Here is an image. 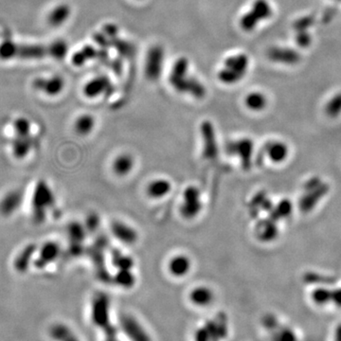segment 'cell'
I'll list each match as a JSON object with an SVG mask.
<instances>
[{
	"mask_svg": "<svg viewBox=\"0 0 341 341\" xmlns=\"http://www.w3.org/2000/svg\"><path fill=\"white\" fill-rule=\"evenodd\" d=\"M188 67L189 62L185 57H181L177 61L170 75V82L177 91L202 99L206 95V89L199 81L187 77Z\"/></svg>",
	"mask_w": 341,
	"mask_h": 341,
	"instance_id": "cell-1",
	"label": "cell"
},
{
	"mask_svg": "<svg viewBox=\"0 0 341 341\" xmlns=\"http://www.w3.org/2000/svg\"><path fill=\"white\" fill-rule=\"evenodd\" d=\"M56 199L54 193L48 182L39 180L33 190L32 199V220L41 225L47 220L49 211L55 206Z\"/></svg>",
	"mask_w": 341,
	"mask_h": 341,
	"instance_id": "cell-2",
	"label": "cell"
},
{
	"mask_svg": "<svg viewBox=\"0 0 341 341\" xmlns=\"http://www.w3.org/2000/svg\"><path fill=\"white\" fill-rule=\"evenodd\" d=\"M204 203L200 189L195 185L187 186L181 195L179 212L185 220L192 221L197 218L203 211Z\"/></svg>",
	"mask_w": 341,
	"mask_h": 341,
	"instance_id": "cell-3",
	"label": "cell"
},
{
	"mask_svg": "<svg viewBox=\"0 0 341 341\" xmlns=\"http://www.w3.org/2000/svg\"><path fill=\"white\" fill-rule=\"evenodd\" d=\"M249 58L246 54L240 53L227 58L224 67L218 73L219 80L226 84H233L242 80L248 68Z\"/></svg>",
	"mask_w": 341,
	"mask_h": 341,
	"instance_id": "cell-4",
	"label": "cell"
},
{
	"mask_svg": "<svg viewBox=\"0 0 341 341\" xmlns=\"http://www.w3.org/2000/svg\"><path fill=\"white\" fill-rule=\"evenodd\" d=\"M303 189L305 194L301 196L300 208L301 211L304 212L313 210L329 191L328 185L318 178H313L305 182Z\"/></svg>",
	"mask_w": 341,
	"mask_h": 341,
	"instance_id": "cell-5",
	"label": "cell"
},
{
	"mask_svg": "<svg viewBox=\"0 0 341 341\" xmlns=\"http://www.w3.org/2000/svg\"><path fill=\"white\" fill-rule=\"evenodd\" d=\"M91 319L93 323L103 331L111 326L110 322V301L104 293H97L91 303Z\"/></svg>",
	"mask_w": 341,
	"mask_h": 341,
	"instance_id": "cell-6",
	"label": "cell"
},
{
	"mask_svg": "<svg viewBox=\"0 0 341 341\" xmlns=\"http://www.w3.org/2000/svg\"><path fill=\"white\" fill-rule=\"evenodd\" d=\"M254 151V143L249 139L244 138L229 141L226 145V152L229 156H235L241 162L244 170H249Z\"/></svg>",
	"mask_w": 341,
	"mask_h": 341,
	"instance_id": "cell-7",
	"label": "cell"
},
{
	"mask_svg": "<svg viewBox=\"0 0 341 341\" xmlns=\"http://www.w3.org/2000/svg\"><path fill=\"white\" fill-rule=\"evenodd\" d=\"M202 137V155L207 161L216 159L218 155V145L213 124L210 121H204L200 126Z\"/></svg>",
	"mask_w": 341,
	"mask_h": 341,
	"instance_id": "cell-8",
	"label": "cell"
},
{
	"mask_svg": "<svg viewBox=\"0 0 341 341\" xmlns=\"http://www.w3.org/2000/svg\"><path fill=\"white\" fill-rule=\"evenodd\" d=\"M120 326L130 341H152L146 329L132 315H122L120 318Z\"/></svg>",
	"mask_w": 341,
	"mask_h": 341,
	"instance_id": "cell-9",
	"label": "cell"
},
{
	"mask_svg": "<svg viewBox=\"0 0 341 341\" xmlns=\"http://www.w3.org/2000/svg\"><path fill=\"white\" fill-rule=\"evenodd\" d=\"M61 245L57 242H46L38 247L32 264L36 269H44L50 263L57 261L61 256Z\"/></svg>",
	"mask_w": 341,
	"mask_h": 341,
	"instance_id": "cell-10",
	"label": "cell"
},
{
	"mask_svg": "<svg viewBox=\"0 0 341 341\" xmlns=\"http://www.w3.org/2000/svg\"><path fill=\"white\" fill-rule=\"evenodd\" d=\"M45 57H50L49 45L19 44L16 42L15 59L36 60Z\"/></svg>",
	"mask_w": 341,
	"mask_h": 341,
	"instance_id": "cell-11",
	"label": "cell"
},
{
	"mask_svg": "<svg viewBox=\"0 0 341 341\" xmlns=\"http://www.w3.org/2000/svg\"><path fill=\"white\" fill-rule=\"evenodd\" d=\"M86 227L79 222H71L66 227L69 240L68 251L72 256H79L83 251V242L86 237Z\"/></svg>",
	"mask_w": 341,
	"mask_h": 341,
	"instance_id": "cell-12",
	"label": "cell"
},
{
	"mask_svg": "<svg viewBox=\"0 0 341 341\" xmlns=\"http://www.w3.org/2000/svg\"><path fill=\"white\" fill-rule=\"evenodd\" d=\"M112 235L124 245H134L139 241V232L131 225L121 220L113 221L110 225Z\"/></svg>",
	"mask_w": 341,
	"mask_h": 341,
	"instance_id": "cell-13",
	"label": "cell"
},
{
	"mask_svg": "<svg viewBox=\"0 0 341 341\" xmlns=\"http://www.w3.org/2000/svg\"><path fill=\"white\" fill-rule=\"evenodd\" d=\"M163 60L164 50L161 47L155 46L150 49L145 65V74L149 80L156 81L161 77Z\"/></svg>",
	"mask_w": 341,
	"mask_h": 341,
	"instance_id": "cell-14",
	"label": "cell"
},
{
	"mask_svg": "<svg viewBox=\"0 0 341 341\" xmlns=\"http://www.w3.org/2000/svg\"><path fill=\"white\" fill-rule=\"evenodd\" d=\"M267 58L274 63L294 65L300 63L301 54L290 48H282V47H272L268 49L266 52Z\"/></svg>",
	"mask_w": 341,
	"mask_h": 341,
	"instance_id": "cell-15",
	"label": "cell"
},
{
	"mask_svg": "<svg viewBox=\"0 0 341 341\" xmlns=\"http://www.w3.org/2000/svg\"><path fill=\"white\" fill-rule=\"evenodd\" d=\"M136 166L135 157L131 153L123 152L117 155L111 163L113 174L118 178H126L131 175Z\"/></svg>",
	"mask_w": 341,
	"mask_h": 341,
	"instance_id": "cell-16",
	"label": "cell"
},
{
	"mask_svg": "<svg viewBox=\"0 0 341 341\" xmlns=\"http://www.w3.org/2000/svg\"><path fill=\"white\" fill-rule=\"evenodd\" d=\"M192 266V259L184 253H179L171 257L167 265L170 275L178 279L186 277L191 272Z\"/></svg>",
	"mask_w": 341,
	"mask_h": 341,
	"instance_id": "cell-17",
	"label": "cell"
},
{
	"mask_svg": "<svg viewBox=\"0 0 341 341\" xmlns=\"http://www.w3.org/2000/svg\"><path fill=\"white\" fill-rule=\"evenodd\" d=\"M23 199L24 195L20 190H13L7 193L0 200V214L3 217L14 215L20 209Z\"/></svg>",
	"mask_w": 341,
	"mask_h": 341,
	"instance_id": "cell-18",
	"label": "cell"
},
{
	"mask_svg": "<svg viewBox=\"0 0 341 341\" xmlns=\"http://www.w3.org/2000/svg\"><path fill=\"white\" fill-rule=\"evenodd\" d=\"M173 190L172 182L165 178H158L150 181L146 186V195L150 199L161 200L167 197Z\"/></svg>",
	"mask_w": 341,
	"mask_h": 341,
	"instance_id": "cell-19",
	"label": "cell"
},
{
	"mask_svg": "<svg viewBox=\"0 0 341 341\" xmlns=\"http://www.w3.org/2000/svg\"><path fill=\"white\" fill-rule=\"evenodd\" d=\"M33 87L48 96H57L65 87V81L60 76L50 78H36L32 82Z\"/></svg>",
	"mask_w": 341,
	"mask_h": 341,
	"instance_id": "cell-20",
	"label": "cell"
},
{
	"mask_svg": "<svg viewBox=\"0 0 341 341\" xmlns=\"http://www.w3.org/2000/svg\"><path fill=\"white\" fill-rule=\"evenodd\" d=\"M106 239L99 238L98 242L95 243L94 246L91 248V256L94 261V265L96 267V272L100 280L105 282L110 281V275L107 273L104 265V255L103 249L106 247Z\"/></svg>",
	"mask_w": 341,
	"mask_h": 341,
	"instance_id": "cell-21",
	"label": "cell"
},
{
	"mask_svg": "<svg viewBox=\"0 0 341 341\" xmlns=\"http://www.w3.org/2000/svg\"><path fill=\"white\" fill-rule=\"evenodd\" d=\"M37 251H38V245L36 244H27L16 255L14 261L15 269L21 274L27 272L31 264L33 263Z\"/></svg>",
	"mask_w": 341,
	"mask_h": 341,
	"instance_id": "cell-22",
	"label": "cell"
},
{
	"mask_svg": "<svg viewBox=\"0 0 341 341\" xmlns=\"http://www.w3.org/2000/svg\"><path fill=\"white\" fill-rule=\"evenodd\" d=\"M35 146V140L32 135L29 136H15L11 141L13 156L16 160L27 158Z\"/></svg>",
	"mask_w": 341,
	"mask_h": 341,
	"instance_id": "cell-23",
	"label": "cell"
},
{
	"mask_svg": "<svg viewBox=\"0 0 341 341\" xmlns=\"http://www.w3.org/2000/svg\"><path fill=\"white\" fill-rule=\"evenodd\" d=\"M84 94L88 98H95L99 95H110L114 91V87L111 83L110 80L105 76L97 77L92 81H90L84 86Z\"/></svg>",
	"mask_w": 341,
	"mask_h": 341,
	"instance_id": "cell-24",
	"label": "cell"
},
{
	"mask_svg": "<svg viewBox=\"0 0 341 341\" xmlns=\"http://www.w3.org/2000/svg\"><path fill=\"white\" fill-rule=\"evenodd\" d=\"M190 301L198 307H207L214 300V293L207 285L195 286L189 294Z\"/></svg>",
	"mask_w": 341,
	"mask_h": 341,
	"instance_id": "cell-25",
	"label": "cell"
},
{
	"mask_svg": "<svg viewBox=\"0 0 341 341\" xmlns=\"http://www.w3.org/2000/svg\"><path fill=\"white\" fill-rule=\"evenodd\" d=\"M49 334L53 341H81L74 331L64 323L53 324L49 328Z\"/></svg>",
	"mask_w": 341,
	"mask_h": 341,
	"instance_id": "cell-26",
	"label": "cell"
},
{
	"mask_svg": "<svg viewBox=\"0 0 341 341\" xmlns=\"http://www.w3.org/2000/svg\"><path fill=\"white\" fill-rule=\"evenodd\" d=\"M265 153L268 159L274 163H281L289 155L288 146L281 141L268 142L265 147Z\"/></svg>",
	"mask_w": 341,
	"mask_h": 341,
	"instance_id": "cell-27",
	"label": "cell"
},
{
	"mask_svg": "<svg viewBox=\"0 0 341 341\" xmlns=\"http://www.w3.org/2000/svg\"><path fill=\"white\" fill-rule=\"evenodd\" d=\"M257 236L263 242H270L275 240L278 237L279 230L276 225V221L273 219L262 220L257 225Z\"/></svg>",
	"mask_w": 341,
	"mask_h": 341,
	"instance_id": "cell-28",
	"label": "cell"
},
{
	"mask_svg": "<svg viewBox=\"0 0 341 341\" xmlns=\"http://www.w3.org/2000/svg\"><path fill=\"white\" fill-rule=\"evenodd\" d=\"M111 261L117 270H132L135 265V261L131 256L124 254L117 248H114L111 252Z\"/></svg>",
	"mask_w": 341,
	"mask_h": 341,
	"instance_id": "cell-29",
	"label": "cell"
},
{
	"mask_svg": "<svg viewBox=\"0 0 341 341\" xmlns=\"http://www.w3.org/2000/svg\"><path fill=\"white\" fill-rule=\"evenodd\" d=\"M69 16H70V8L65 4H62L55 7V9H53L49 13L48 22L52 27H59L67 20Z\"/></svg>",
	"mask_w": 341,
	"mask_h": 341,
	"instance_id": "cell-30",
	"label": "cell"
},
{
	"mask_svg": "<svg viewBox=\"0 0 341 341\" xmlns=\"http://www.w3.org/2000/svg\"><path fill=\"white\" fill-rule=\"evenodd\" d=\"M249 11L260 22L269 19L273 14L272 7L267 0H254Z\"/></svg>",
	"mask_w": 341,
	"mask_h": 341,
	"instance_id": "cell-31",
	"label": "cell"
},
{
	"mask_svg": "<svg viewBox=\"0 0 341 341\" xmlns=\"http://www.w3.org/2000/svg\"><path fill=\"white\" fill-rule=\"evenodd\" d=\"M96 121L93 116L84 114L80 116L74 123V130L79 136H88L92 133Z\"/></svg>",
	"mask_w": 341,
	"mask_h": 341,
	"instance_id": "cell-32",
	"label": "cell"
},
{
	"mask_svg": "<svg viewBox=\"0 0 341 341\" xmlns=\"http://www.w3.org/2000/svg\"><path fill=\"white\" fill-rule=\"evenodd\" d=\"M244 104L249 110L260 112L266 107L267 99L261 92L255 91L246 95L244 99Z\"/></svg>",
	"mask_w": 341,
	"mask_h": 341,
	"instance_id": "cell-33",
	"label": "cell"
},
{
	"mask_svg": "<svg viewBox=\"0 0 341 341\" xmlns=\"http://www.w3.org/2000/svg\"><path fill=\"white\" fill-rule=\"evenodd\" d=\"M292 211L293 206L291 201L283 199L275 208H272L270 211V218L274 221L285 219L291 215Z\"/></svg>",
	"mask_w": 341,
	"mask_h": 341,
	"instance_id": "cell-34",
	"label": "cell"
},
{
	"mask_svg": "<svg viewBox=\"0 0 341 341\" xmlns=\"http://www.w3.org/2000/svg\"><path fill=\"white\" fill-rule=\"evenodd\" d=\"M136 276L132 270H117L113 276V281L122 288L129 289L136 284Z\"/></svg>",
	"mask_w": 341,
	"mask_h": 341,
	"instance_id": "cell-35",
	"label": "cell"
},
{
	"mask_svg": "<svg viewBox=\"0 0 341 341\" xmlns=\"http://www.w3.org/2000/svg\"><path fill=\"white\" fill-rule=\"evenodd\" d=\"M98 51L91 46H86L81 49L80 51L76 52L72 57V63L75 65H82L88 60H92L97 58Z\"/></svg>",
	"mask_w": 341,
	"mask_h": 341,
	"instance_id": "cell-36",
	"label": "cell"
},
{
	"mask_svg": "<svg viewBox=\"0 0 341 341\" xmlns=\"http://www.w3.org/2000/svg\"><path fill=\"white\" fill-rule=\"evenodd\" d=\"M325 113L328 117L335 119L341 115V92L333 96L325 105Z\"/></svg>",
	"mask_w": 341,
	"mask_h": 341,
	"instance_id": "cell-37",
	"label": "cell"
},
{
	"mask_svg": "<svg viewBox=\"0 0 341 341\" xmlns=\"http://www.w3.org/2000/svg\"><path fill=\"white\" fill-rule=\"evenodd\" d=\"M15 136H29L32 135V123L27 118L19 117L13 123Z\"/></svg>",
	"mask_w": 341,
	"mask_h": 341,
	"instance_id": "cell-38",
	"label": "cell"
},
{
	"mask_svg": "<svg viewBox=\"0 0 341 341\" xmlns=\"http://www.w3.org/2000/svg\"><path fill=\"white\" fill-rule=\"evenodd\" d=\"M50 57L55 59H63L67 53V45L65 41H55L49 44Z\"/></svg>",
	"mask_w": 341,
	"mask_h": 341,
	"instance_id": "cell-39",
	"label": "cell"
},
{
	"mask_svg": "<svg viewBox=\"0 0 341 341\" xmlns=\"http://www.w3.org/2000/svg\"><path fill=\"white\" fill-rule=\"evenodd\" d=\"M332 298H333V291L322 287L317 288L312 294L313 301L320 305L327 304L328 302L332 301Z\"/></svg>",
	"mask_w": 341,
	"mask_h": 341,
	"instance_id": "cell-40",
	"label": "cell"
},
{
	"mask_svg": "<svg viewBox=\"0 0 341 341\" xmlns=\"http://www.w3.org/2000/svg\"><path fill=\"white\" fill-rule=\"evenodd\" d=\"M113 47H115L119 52L121 53L122 56L124 57H132L135 55V48L128 44L127 42H124V41L119 40V39H116L115 37V40L113 42Z\"/></svg>",
	"mask_w": 341,
	"mask_h": 341,
	"instance_id": "cell-41",
	"label": "cell"
},
{
	"mask_svg": "<svg viewBox=\"0 0 341 341\" xmlns=\"http://www.w3.org/2000/svg\"><path fill=\"white\" fill-rule=\"evenodd\" d=\"M85 227L88 231L94 232L98 229L99 226H100V218L96 213H91L89 214V216L86 218L85 221Z\"/></svg>",
	"mask_w": 341,
	"mask_h": 341,
	"instance_id": "cell-42",
	"label": "cell"
},
{
	"mask_svg": "<svg viewBox=\"0 0 341 341\" xmlns=\"http://www.w3.org/2000/svg\"><path fill=\"white\" fill-rule=\"evenodd\" d=\"M311 36L307 32V31H300L297 33L296 42L301 48H307L311 44Z\"/></svg>",
	"mask_w": 341,
	"mask_h": 341,
	"instance_id": "cell-43",
	"label": "cell"
},
{
	"mask_svg": "<svg viewBox=\"0 0 341 341\" xmlns=\"http://www.w3.org/2000/svg\"><path fill=\"white\" fill-rule=\"evenodd\" d=\"M313 17L306 16V17H301L299 20L296 21L294 24V28L297 30V32L300 31H306L312 24H313Z\"/></svg>",
	"mask_w": 341,
	"mask_h": 341,
	"instance_id": "cell-44",
	"label": "cell"
},
{
	"mask_svg": "<svg viewBox=\"0 0 341 341\" xmlns=\"http://www.w3.org/2000/svg\"><path fill=\"white\" fill-rule=\"evenodd\" d=\"M279 341H296V337L292 332L286 330L280 334Z\"/></svg>",
	"mask_w": 341,
	"mask_h": 341,
	"instance_id": "cell-45",
	"label": "cell"
},
{
	"mask_svg": "<svg viewBox=\"0 0 341 341\" xmlns=\"http://www.w3.org/2000/svg\"><path fill=\"white\" fill-rule=\"evenodd\" d=\"M332 301H334L337 305L341 307V289H337L335 291H333V298Z\"/></svg>",
	"mask_w": 341,
	"mask_h": 341,
	"instance_id": "cell-46",
	"label": "cell"
},
{
	"mask_svg": "<svg viewBox=\"0 0 341 341\" xmlns=\"http://www.w3.org/2000/svg\"><path fill=\"white\" fill-rule=\"evenodd\" d=\"M336 341H341V325L339 328L338 332H337V337H336Z\"/></svg>",
	"mask_w": 341,
	"mask_h": 341,
	"instance_id": "cell-47",
	"label": "cell"
},
{
	"mask_svg": "<svg viewBox=\"0 0 341 341\" xmlns=\"http://www.w3.org/2000/svg\"><path fill=\"white\" fill-rule=\"evenodd\" d=\"M105 341H121L119 339H118V337L116 336V337H110V338H106L105 339Z\"/></svg>",
	"mask_w": 341,
	"mask_h": 341,
	"instance_id": "cell-48",
	"label": "cell"
}]
</instances>
